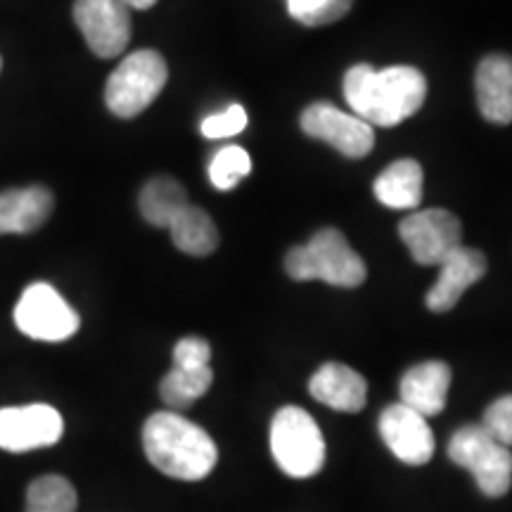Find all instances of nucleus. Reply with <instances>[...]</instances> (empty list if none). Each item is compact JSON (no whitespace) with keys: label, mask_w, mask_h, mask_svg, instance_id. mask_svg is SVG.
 Segmentation results:
<instances>
[{"label":"nucleus","mask_w":512,"mask_h":512,"mask_svg":"<svg viewBox=\"0 0 512 512\" xmlns=\"http://www.w3.org/2000/svg\"><path fill=\"white\" fill-rule=\"evenodd\" d=\"M344 98L370 126H396L420 110L427 98L425 74L415 67L373 69L356 64L344 74Z\"/></svg>","instance_id":"obj_1"},{"label":"nucleus","mask_w":512,"mask_h":512,"mask_svg":"<svg viewBox=\"0 0 512 512\" xmlns=\"http://www.w3.org/2000/svg\"><path fill=\"white\" fill-rule=\"evenodd\" d=\"M143 448L147 460L162 475L181 482H200L219 463L214 439L176 411H162L147 418Z\"/></svg>","instance_id":"obj_2"},{"label":"nucleus","mask_w":512,"mask_h":512,"mask_svg":"<svg viewBox=\"0 0 512 512\" xmlns=\"http://www.w3.org/2000/svg\"><path fill=\"white\" fill-rule=\"evenodd\" d=\"M285 271L299 283L323 280L332 287H347V290L363 285L368 278L366 261L351 249L337 228L318 230L309 245L290 249L285 256Z\"/></svg>","instance_id":"obj_3"},{"label":"nucleus","mask_w":512,"mask_h":512,"mask_svg":"<svg viewBox=\"0 0 512 512\" xmlns=\"http://www.w3.org/2000/svg\"><path fill=\"white\" fill-rule=\"evenodd\" d=\"M166 79H169V67L157 50H136L126 55L107 79V110L121 119L138 117L159 98Z\"/></svg>","instance_id":"obj_4"},{"label":"nucleus","mask_w":512,"mask_h":512,"mask_svg":"<svg viewBox=\"0 0 512 512\" xmlns=\"http://www.w3.org/2000/svg\"><path fill=\"white\" fill-rule=\"evenodd\" d=\"M271 453L287 477L318 475L325 463L323 432L304 408H280L271 422Z\"/></svg>","instance_id":"obj_5"},{"label":"nucleus","mask_w":512,"mask_h":512,"mask_svg":"<svg viewBox=\"0 0 512 512\" xmlns=\"http://www.w3.org/2000/svg\"><path fill=\"white\" fill-rule=\"evenodd\" d=\"M448 458L472 472L484 496L501 498L512 486V451L482 425H465L448 441Z\"/></svg>","instance_id":"obj_6"},{"label":"nucleus","mask_w":512,"mask_h":512,"mask_svg":"<svg viewBox=\"0 0 512 512\" xmlns=\"http://www.w3.org/2000/svg\"><path fill=\"white\" fill-rule=\"evenodd\" d=\"M15 325L38 342H64L81 328V318L48 283H31L15 306Z\"/></svg>","instance_id":"obj_7"},{"label":"nucleus","mask_w":512,"mask_h":512,"mask_svg":"<svg viewBox=\"0 0 512 512\" xmlns=\"http://www.w3.org/2000/svg\"><path fill=\"white\" fill-rule=\"evenodd\" d=\"M399 235L420 266H439L463 245V226L446 209L413 211L399 223Z\"/></svg>","instance_id":"obj_8"},{"label":"nucleus","mask_w":512,"mask_h":512,"mask_svg":"<svg viewBox=\"0 0 512 512\" xmlns=\"http://www.w3.org/2000/svg\"><path fill=\"white\" fill-rule=\"evenodd\" d=\"M62 432V415L48 403L0 408V448L8 453L48 448L62 439Z\"/></svg>","instance_id":"obj_9"},{"label":"nucleus","mask_w":512,"mask_h":512,"mask_svg":"<svg viewBox=\"0 0 512 512\" xmlns=\"http://www.w3.org/2000/svg\"><path fill=\"white\" fill-rule=\"evenodd\" d=\"M74 22L98 57H117L131 41V10L121 0H76Z\"/></svg>","instance_id":"obj_10"},{"label":"nucleus","mask_w":512,"mask_h":512,"mask_svg":"<svg viewBox=\"0 0 512 512\" xmlns=\"http://www.w3.org/2000/svg\"><path fill=\"white\" fill-rule=\"evenodd\" d=\"M302 131L306 136L325 140L344 157L361 159L375 145V131L356 114L342 112L328 102H313L302 112Z\"/></svg>","instance_id":"obj_11"},{"label":"nucleus","mask_w":512,"mask_h":512,"mask_svg":"<svg viewBox=\"0 0 512 512\" xmlns=\"http://www.w3.org/2000/svg\"><path fill=\"white\" fill-rule=\"evenodd\" d=\"M380 434L401 463L420 467L430 463L434 456V434L427 418L403 406L401 401L384 408L380 415Z\"/></svg>","instance_id":"obj_12"},{"label":"nucleus","mask_w":512,"mask_h":512,"mask_svg":"<svg viewBox=\"0 0 512 512\" xmlns=\"http://www.w3.org/2000/svg\"><path fill=\"white\" fill-rule=\"evenodd\" d=\"M439 278L427 292V309L432 313H446L460 302V297L470 290L472 285L486 275V256L479 249H470L460 245L439 264Z\"/></svg>","instance_id":"obj_13"},{"label":"nucleus","mask_w":512,"mask_h":512,"mask_svg":"<svg viewBox=\"0 0 512 512\" xmlns=\"http://www.w3.org/2000/svg\"><path fill=\"white\" fill-rule=\"evenodd\" d=\"M475 91L479 112L491 124L512 121V57L491 53L479 62L475 74Z\"/></svg>","instance_id":"obj_14"},{"label":"nucleus","mask_w":512,"mask_h":512,"mask_svg":"<svg viewBox=\"0 0 512 512\" xmlns=\"http://www.w3.org/2000/svg\"><path fill=\"white\" fill-rule=\"evenodd\" d=\"M309 392L332 411L358 413L368 401V382L344 363H325L309 380Z\"/></svg>","instance_id":"obj_15"},{"label":"nucleus","mask_w":512,"mask_h":512,"mask_svg":"<svg viewBox=\"0 0 512 512\" xmlns=\"http://www.w3.org/2000/svg\"><path fill=\"white\" fill-rule=\"evenodd\" d=\"M55 209L53 192L43 185L0 192V235L34 233Z\"/></svg>","instance_id":"obj_16"},{"label":"nucleus","mask_w":512,"mask_h":512,"mask_svg":"<svg viewBox=\"0 0 512 512\" xmlns=\"http://www.w3.org/2000/svg\"><path fill=\"white\" fill-rule=\"evenodd\" d=\"M448 387H451V368L444 361H425L401 377V403L425 418H432L446 408Z\"/></svg>","instance_id":"obj_17"},{"label":"nucleus","mask_w":512,"mask_h":512,"mask_svg":"<svg viewBox=\"0 0 512 512\" xmlns=\"http://www.w3.org/2000/svg\"><path fill=\"white\" fill-rule=\"evenodd\" d=\"M422 166L415 159H399L377 176L375 197L389 209H415L422 202Z\"/></svg>","instance_id":"obj_18"},{"label":"nucleus","mask_w":512,"mask_h":512,"mask_svg":"<svg viewBox=\"0 0 512 512\" xmlns=\"http://www.w3.org/2000/svg\"><path fill=\"white\" fill-rule=\"evenodd\" d=\"M188 192L176 178L157 176L140 190L138 207L143 219L155 228H169L171 221L188 207Z\"/></svg>","instance_id":"obj_19"},{"label":"nucleus","mask_w":512,"mask_h":512,"mask_svg":"<svg viewBox=\"0 0 512 512\" xmlns=\"http://www.w3.org/2000/svg\"><path fill=\"white\" fill-rule=\"evenodd\" d=\"M171 240L181 249L183 254L190 256H209L219 247V230L207 211L188 204L181 214L171 221L169 226Z\"/></svg>","instance_id":"obj_20"},{"label":"nucleus","mask_w":512,"mask_h":512,"mask_svg":"<svg viewBox=\"0 0 512 512\" xmlns=\"http://www.w3.org/2000/svg\"><path fill=\"white\" fill-rule=\"evenodd\" d=\"M211 382H214V373L209 366L204 368H178L174 366L164 375L162 384H159V394L162 401L171 411H183L190 408L200 396L209 392Z\"/></svg>","instance_id":"obj_21"},{"label":"nucleus","mask_w":512,"mask_h":512,"mask_svg":"<svg viewBox=\"0 0 512 512\" xmlns=\"http://www.w3.org/2000/svg\"><path fill=\"white\" fill-rule=\"evenodd\" d=\"M79 496L62 475H43L27 489V512H76Z\"/></svg>","instance_id":"obj_22"},{"label":"nucleus","mask_w":512,"mask_h":512,"mask_svg":"<svg viewBox=\"0 0 512 512\" xmlns=\"http://www.w3.org/2000/svg\"><path fill=\"white\" fill-rule=\"evenodd\" d=\"M249 174H252V159L240 145L221 147L209 162V181L216 190L226 192L238 188V183Z\"/></svg>","instance_id":"obj_23"},{"label":"nucleus","mask_w":512,"mask_h":512,"mask_svg":"<svg viewBox=\"0 0 512 512\" xmlns=\"http://www.w3.org/2000/svg\"><path fill=\"white\" fill-rule=\"evenodd\" d=\"M354 0H287V12L304 27H325L342 19Z\"/></svg>","instance_id":"obj_24"},{"label":"nucleus","mask_w":512,"mask_h":512,"mask_svg":"<svg viewBox=\"0 0 512 512\" xmlns=\"http://www.w3.org/2000/svg\"><path fill=\"white\" fill-rule=\"evenodd\" d=\"M247 126V112L242 105H230L228 110L221 114H211L202 121V136L209 140H221V138H233L238 133L245 131Z\"/></svg>","instance_id":"obj_25"},{"label":"nucleus","mask_w":512,"mask_h":512,"mask_svg":"<svg viewBox=\"0 0 512 512\" xmlns=\"http://www.w3.org/2000/svg\"><path fill=\"white\" fill-rule=\"evenodd\" d=\"M482 427L503 446L512 448V394L501 396L486 408Z\"/></svg>","instance_id":"obj_26"},{"label":"nucleus","mask_w":512,"mask_h":512,"mask_svg":"<svg viewBox=\"0 0 512 512\" xmlns=\"http://www.w3.org/2000/svg\"><path fill=\"white\" fill-rule=\"evenodd\" d=\"M211 361V347L202 337H183L174 347V366L204 368Z\"/></svg>","instance_id":"obj_27"},{"label":"nucleus","mask_w":512,"mask_h":512,"mask_svg":"<svg viewBox=\"0 0 512 512\" xmlns=\"http://www.w3.org/2000/svg\"><path fill=\"white\" fill-rule=\"evenodd\" d=\"M128 10H150L152 5H157V0H121Z\"/></svg>","instance_id":"obj_28"},{"label":"nucleus","mask_w":512,"mask_h":512,"mask_svg":"<svg viewBox=\"0 0 512 512\" xmlns=\"http://www.w3.org/2000/svg\"><path fill=\"white\" fill-rule=\"evenodd\" d=\"M0 69H3V60H0Z\"/></svg>","instance_id":"obj_29"}]
</instances>
